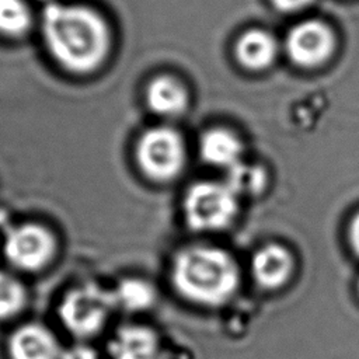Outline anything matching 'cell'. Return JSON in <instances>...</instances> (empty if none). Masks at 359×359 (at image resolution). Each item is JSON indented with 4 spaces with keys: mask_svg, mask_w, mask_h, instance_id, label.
Instances as JSON below:
<instances>
[{
    "mask_svg": "<svg viewBox=\"0 0 359 359\" xmlns=\"http://www.w3.org/2000/svg\"><path fill=\"white\" fill-rule=\"evenodd\" d=\"M273 6L282 11L292 13L307 7L313 0H271Z\"/></svg>",
    "mask_w": 359,
    "mask_h": 359,
    "instance_id": "obj_18",
    "label": "cell"
},
{
    "mask_svg": "<svg viewBox=\"0 0 359 359\" xmlns=\"http://www.w3.org/2000/svg\"><path fill=\"white\" fill-rule=\"evenodd\" d=\"M227 171L229 175L226 184L237 196L259 192L266 181L265 172L261 167L245 164L243 161H240Z\"/></svg>",
    "mask_w": 359,
    "mask_h": 359,
    "instance_id": "obj_16",
    "label": "cell"
},
{
    "mask_svg": "<svg viewBox=\"0 0 359 359\" xmlns=\"http://www.w3.org/2000/svg\"><path fill=\"white\" fill-rule=\"evenodd\" d=\"M335 48L332 31L321 21L309 20L294 25L286 36L285 49L289 59L302 67L323 65Z\"/></svg>",
    "mask_w": 359,
    "mask_h": 359,
    "instance_id": "obj_7",
    "label": "cell"
},
{
    "mask_svg": "<svg viewBox=\"0 0 359 359\" xmlns=\"http://www.w3.org/2000/svg\"><path fill=\"white\" fill-rule=\"evenodd\" d=\"M349 243L353 252L359 257V212L352 217L349 224Z\"/></svg>",
    "mask_w": 359,
    "mask_h": 359,
    "instance_id": "obj_19",
    "label": "cell"
},
{
    "mask_svg": "<svg viewBox=\"0 0 359 359\" xmlns=\"http://www.w3.org/2000/svg\"><path fill=\"white\" fill-rule=\"evenodd\" d=\"M135 157L146 177L154 181L172 180L185 163L184 140L168 126L150 128L137 139Z\"/></svg>",
    "mask_w": 359,
    "mask_h": 359,
    "instance_id": "obj_4",
    "label": "cell"
},
{
    "mask_svg": "<svg viewBox=\"0 0 359 359\" xmlns=\"http://www.w3.org/2000/svg\"><path fill=\"white\" fill-rule=\"evenodd\" d=\"M41 29L52 59L73 74L100 69L112 48L107 20L88 6L49 4L42 13Z\"/></svg>",
    "mask_w": 359,
    "mask_h": 359,
    "instance_id": "obj_1",
    "label": "cell"
},
{
    "mask_svg": "<svg viewBox=\"0 0 359 359\" xmlns=\"http://www.w3.org/2000/svg\"><path fill=\"white\" fill-rule=\"evenodd\" d=\"M199 151L206 163L230 170L241 161L243 147L231 132L226 129H212L202 135Z\"/></svg>",
    "mask_w": 359,
    "mask_h": 359,
    "instance_id": "obj_13",
    "label": "cell"
},
{
    "mask_svg": "<svg viewBox=\"0 0 359 359\" xmlns=\"http://www.w3.org/2000/svg\"><path fill=\"white\" fill-rule=\"evenodd\" d=\"M32 11L24 0H0V35L18 38L32 27Z\"/></svg>",
    "mask_w": 359,
    "mask_h": 359,
    "instance_id": "obj_15",
    "label": "cell"
},
{
    "mask_svg": "<svg viewBox=\"0 0 359 359\" xmlns=\"http://www.w3.org/2000/svg\"><path fill=\"white\" fill-rule=\"evenodd\" d=\"M55 252V236L41 224H18L4 238V254L8 262L22 271L42 269L53 258Z\"/></svg>",
    "mask_w": 359,
    "mask_h": 359,
    "instance_id": "obj_6",
    "label": "cell"
},
{
    "mask_svg": "<svg viewBox=\"0 0 359 359\" xmlns=\"http://www.w3.org/2000/svg\"><path fill=\"white\" fill-rule=\"evenodd\" d=\"M25 303L22 285L11 275L0 271V318L15 316Z\"/></svg>",
    "mask_w": 359,
    "mask_h": 359,
    "instance_id": "obj_17",
    "label": "cell"
},
{
    "mask_svg": "<svg viewBox=\"0 0 359 359\" xmlns=\"http://www.w3.org/2000/svg\"><path fill=\"white\" fill-rule=\"evenodd\" d=\"M114 306L112 292L94 283H86L65 294L59 306V316L72 334L88 337L101 330Z\"/></svg>",
    "mask_w": 359,
    "mask_h": 359,
    "instance_id": "obj_5",
    "label": "cell"
},
{
    "mask_svg": "<svg viewBox=\"0 0 359 359\" xmlns=\"http://www.w3.org/2000/svg\"><path fill=\"white\" fill-rule=\"evenodd\" d=\"M171 279L184 299L201 306H220L236 293L240 271L226 251L195 245L175 255Z\"/></svg>",
    "mask_w": 359,
    "mask_h": 359,
    "instance_id": "obj_2",
    "label": "cell"
},
{
    "mask_svg": "<svg viewBox=\"0 0 359 359\" xmlns=\"http://www.w3.org/2000/svg\"><path fill=\"white\" fill-rule=\"evenodd\" d=\"M8 353L11 359H57L59 345L48 328L25 324L13 332Z\"/></svg>",
    "mask_w": 359,
    "mask_h": 359,
    "instance_id": "obj_9",
    "label": "cell"
},
{
    "mask_svg": "<svg viewBox=\"0 0 359 359\" xmlns=\"http://www.w3.org/2000/svg\"><path fill=\"white\" fill-rule=\"evenodd\" d=\"M115 306H119L128 311H142L149 309L156 300L154 287L137 278H128L119 282L112 292Z\"/></svg>",
    "mask_w": 359,
    "mask_h": 359,
    "instance_id": "obj_14",
    "label": "cell"
},
{
    "mask_svg": "<svg viewBox=\"0 0 359 359\" xmlns=\"http://www.w3.org/2000/svg\"><path fill=\"white\" fill-rule=\"evenodd\" d=\"M112 359H160L157 335L143 325L119 328L109 344Z\"/></svg>",
    "mask_w": 359,
    "mask_h": 359,
    "instance_id": "obj_10",
    "label": "cell"
},
{
    "mask_svg": "<svg viewBox=\"0 0 359 359\" xmlns=\"http://www.w3.org/2000/svg\"><path fill=\"white\" fill-rule=\"evenodd\" d=\"M276 53V39L262 29H250L244 32L236 45L237 60L251 70L268 67L275 60Z\"/></svg>",
    "mask_w": 359,
    "mask_h": 359,
    "instance_id": "obj_12",
    "label": "cell"
},
{
    "mask_svg": "<svg viewBox=\"0 0 359 359\" xmlns=\"http://www.w3.org/2000/svg\"><path fill=\"white\" fill-rule=\"evenodd\" d=\"M237 195L226 182L202 181L194 184L184 196V216L194 230H220L237 213Z\"/></svg>",
    "mask_w": 359,
    "mask_h": 359,
    "instance_id": "obj_3",
    "label": "cell"
},
{
    "mask_svg": "<svg viewBox=\"0 0 359 359\" xmlns=\"http://www.w3.org/2000/svg\"><path fill=\"white\" fill-rule=\"evenodd\" d=\"M293 257L282 245L269 244L259 248L251 261L255 280L265 289L283 286L293 273Z\"/></svg>",
    "mask_w": 359,
    "mask_h": 359,
    "instance_id": "obj_8",
    "label": "cell"
},
{
    "mask_svg": "<svg viewBox=\"0 0 359 359\" xmlns=\"http://www.w3.org/2000/svg\"><path fill=\"white\" fill-rule=\"evenodd\" d=\"M149 108L160 116H177L182 114L188 104V94L184 86L170 76L153 79L146 90Z\"/></svg>",
    "mask_w": 359,
    "mask_h": 359,
    "instance_id": "obj_11",
    "label": "cell"
},
{
    "mask_svg": "<svg viewBox=\"0 0 359 359\" xmlns=\"http://www.w3.org/2000/svg\"><path fill=\"white\" fill-rule=\"evenodd\" d=\"M358 292H359V282H358Z\"/></svg>",
    "mask_w": 359,
    "mask_h": 359,
    "instance_id": "obj_21",
    "label": "cell"
},
{
    "mask_svg": "<svg viewBox=\"0 0 359 359\" xmlns=\"http://www.w3.org/2000/svg\"><path fill=\"white\" fill-rule=\"evenodd\" d=\"M62 359H97L95 353L86 346H74L69 349Z\"/></svg>",
    "mask_w": 359,
    "mask_h": 359,
    "instance_id": "obj_20",
    "label": "cell"
}]
</instances>
